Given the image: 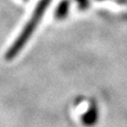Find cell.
<instances>
[{"instance_id": "cell-1", "label": "cell", "mask_w": 127, "mask_h": 127, "mask_svg": "<svg viewBox=\"0 0 127 127\" xmlns=\"http://www.w3.org/2000/svg\"><path fill=\"white\" fill-rule=\"evenodd\" d=\"M51 1H52V0H40V1L37 3L36 7L34 9V12L32 13L30 19L28 20L26 26L23 27V29L21 30L20 34L18 35V37L12 43V46L7 49L6 53H5L6 61H12L14 57H16L20 53V51L23 49V47L27 45L29 39L32 37V35H33L34 31L36 30L39 22L41 21V19L46 13L48 6L50 5Z\"/></svg>"}, {"instance_id": "cell-2", "label": "cell", "mask_w": 127, "mask_h": 127, "mask_svg": "<svg viewBox=\"0 0 127 127\" xmlns=\"http://www.w3.org/2000/svg\"><path fill=\"white\" fill-rule=\"evenodd\" d=\"M97 120H98V108L95 103H91L87 111L82 116V122L87 127H91L96 124Z\"/></svg>"}, {"instance_id": "cell-3", "label": "cell", "mask_w": 127, "mask_h": 127, "mask_svg": "<svg viewBox=\"0 0 127 127\" xmlns=\"http://www.w3.org/2000/svg\"><path fill=\"white\" fill-rule=\"evenodd\" d=\"M70 0H62L55 10V18L56 19H65L69 14L70 11Z\"/></svg>"}, {"instance_id": "cell-4", "label": "cell", "mask_w": 127, "mask_h": 127, "mask_svg": "<svg viewBox=\"0 0 127 127\" xmlns=\"http://www.w3.org/2000/svg\"><path fill=\"white\" fill-rule=\"evenodd\" d=\"M78 4V7L81 10H86L89 4V0H75Z\"/></svg>"}, {"instance_id": "cell-5", "label": "cell", "mask_w": 127, "mask_h": 127, "mask_svg": "<svg viewBox=\"0 0 127 127\" xmlns=\"http://www.w3.org/2000/svg\"><path fill=\"white\" fill-rule=\"evenodd\" d=\"M23 1H28V0H23Z\"/></svg>"}, {"instance_id": "cell-6", "label": "cell", "mask_w": 127, "mask_h": 127, "mask_svg": "<svg viewBox=\"0 0 127 127\" xmlns=\"http://www.w3.org/2000/svg\"><path fill=\"white\" fill-rule=\"evenodd\" d=\"M97 1H102V0H97Z\"/></svg>"}]
</instances>
